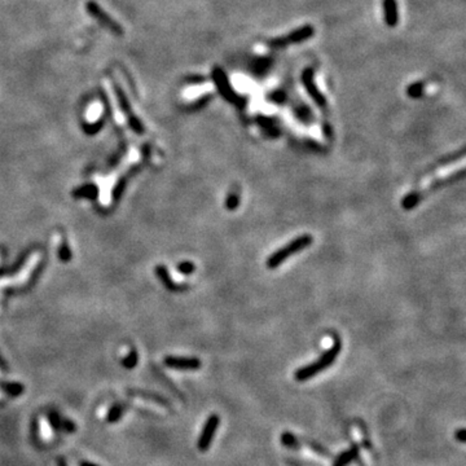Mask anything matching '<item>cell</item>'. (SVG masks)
Listing matches in <instances>:
<instances>
[{
	"mask_svg": "<svg viewBox=\"0 0 466 466\" xmlns=\"http://www.w3.org/2000/svg\"><path fill=\"white\" fill-rule=\"evenodd\" d=\"M341 350H342V343H341L340 340H336L333 345L330 346L329 349L324 352L320 358H317L315 362L297 369L294 373V378L298 382H305V381L314 378L315 376H317L319 373L329 368L330 365H333L336 359L340 355Z\"/></svg>",
	"mask_w": 466,
	"mask_h": 466,
	"instance_id": "obj_1",
	"label": "cell"
},
{
	"mask_svg": "<svg viewBox=\"0 0 466 466\" xmlns=\"http://www.w3.org/2000/svg\"><path fill=\"white\" fill-rule=\"evenodd\" d=\"M312 242H314V237L311 235H302L298 236V237H295L294 240H292L290 242L284 245L279 250L271 254L270 257H268V259H267V268L275 270V268H277V267L285 263L286 260L290 257H293L295 254L301 253V251L305 250L306 248H308Z\"/></svg>",
	"mask_w": 466,
	"mask_h": 466,
	"instance_id": "obj_2",
	"label": "cell"
},
{
	"mask_svg": "<svg viewBox=\"0 0 466 466\" xmlns=\"http://www.w3.org/2000/svg\"><path fill=\"white\" fill-rule=\"evenodd\" d=\"M463 178H464V170H460L457 174H452V175H450V176H446V178H443V179H438V180H435L434 183H432V184L429 185L426 189L413 190V192H411V193L407 194V196L404 197L403 201H402V207H403L404 210L415 209V207L417 206L420 202H422V201L425 200L428 194L433 193V192L441 189V188H444L446 185L452 184V183H455V181L461 180Z\"/></svg>",
	"mask_w": 466,
	"mask_h": 466,
	"instance_id": "obj_3",
	"label": "cell"
},
{
	"mask_svg": "<svg viewBox=\"0 0 466 466\" xmlns=\"http://www.w3.org/2000/svg\"><path fill=\"white\" fill-rule=\"evenodd\" d=\"M315 34V29L311 25H305L299 27V29L294 30L286 36L282 38H277L271 40L270 44L272 47H285L289 44H298V43H303L307 39L312 38Z\"/></svg>",
	"mask_w": 466,
	"mask_h": 466,
	"instance_id": "obj_4",
	"label": "cell"
},
{
	"mask_svg": "<svg viewBox=\"0 0 466 466\" xmlns=\"http://www.w3.org/2000/svg\"><path fill=\"white\" fill-rule=\"evenodd\" d=\"M219 425H220V417H219V415L214 413V415H211L209 419L206 420L205 425H203L202 432H201L200 438H198V441H197V448H198L201 452L209 451Z\"/></svg>",
	"mask_w": 466,
	"mask_h": 466,
	"instance_id": "obj_5",
	"label": "cell"
},
{
	"mask_svg": "<svg viewBox=\"0 0 466 466\" xmlns=\"http://www.w3.org/2000/svg\"><path fill=\"white\" fill-rule=\"evenodd\" d=\"M302 83H303V87H305L306 92L308 93L312 100H314L315 104L317 106H320V108H325L327 106V98L325 96L323 95L319 87L316 86V82H315V73L312 69H305L303 70V73H302Z\"/></svg>",
	"mask_w": 466,
	"mask_h": 466,
	"instance_id": "obj_6",
	"label": "cell"
},
{
	"mask_svg": "<svg viewBox=\"0 0 466 466\" xmlns=\"http://www.w3.org/2000/svg\"><path fill=\"white\" fill-rule=\"evenodd\" d=\"M213 79L218 91L225 100H228V101L231 102H240V97H238L237 93L235 92V89L231 86L228 78H227L225 73L220 67H215V69H214Z\"/></svg>",
	"mask_w": 466,
	"mask_h": 466,
	"instance_id": "obj_7",
	"label": "cell"
},
{
	"mask_svg": "<svg viewBox=\"0 0 466 466\" xmlns=\"http://www.w3.org/2000/svg\"><path fill=\"white\" fill-rule=\"evenodd\" d=\"M87 10H88V13L91 14V16L95 17V18L97 19L98 23H101V25L104 26V27H106L109 31L114 32V34H117V35L122 34L121 26L118 25L115 21H113V19H111L110 17H109L108 14H106V13H105L104 10H102L101 8L97 5V4L93 3V1H88V3H87Z\"/></svg>",
	"mask_w": 466,
	"mask_h": 466,
	"instance_id": "obj_8",
	"label": "cell"
},
{
	"mask_svg": "<svg viewBox=\"0 0 466 466\" xmlns=\"http://www.w3.org/2000/svg\"><path fill=\"white\" fill-rule=\"evenodd\" d=\"M165 365L178 371H197L201 368V360L197 358H185V356H167L165 358Z\"/></svg>",
	"mask_w": 466,
	"mask_h": 466,
	"instance_id": "obj_9",
	"label": "cell"
},
{
	"mask_svg": "<svg viewBox=\"0 0 466 466\" xmlns=\"http://www.w3.org/2000/svg\"><path fill=\"white\" fill-rule=\"evenodd\" d=\"M385 13V22L389 27H395L399 22V9L397 0H384L382 1Z\"/></svg>",
	"mask_w": 466,
	"mask_h": 466,
	"instance_id": "obj_10",
	"label": "cell"
},
{
	"mask_svg": "<svg viewBox=\"0 0 466 466\" xmlns=\"http://www.w3.org/2000/svg\"><path fill=\"white\" fill-rule=\"evenodd\" d=\"M359 456V447L358 446H352L350 450L345 451L340 456L337 457L334 461V466H347L351 464L352 461H355Z\"/></svg>",
	"mask_w": 466,
	"mask_h": 466,
	"instance_id": "obj_11",
	"label": "cell"
},
{
	"mask_svg": "<svg viewBox=\"0 0 466 466\" xmlns=\"http://www.w3.org/2000/svg\"><path fill=\"white\" fill-rule=\"evenodd\" d=\"M157 275L161 279V281L165 284L166 288L171 289L172 292H179V289H181V286H179L178 284H175V282L171 281V277L168 275L167 270H166L165 267H157Z\"/></svg>",
	"mask_w": 466,
	"mask_h": 466,
	"instance_id": "obj_12",
	"label": "cell"
},
{
	"mask_svg": "<svg viewBox=\"0 0 466 466\" xmlns=\"http://www.w3.org/2000/svg\"><path fill=\"white\" fill-rule=\"evenodd\" d=\"M123 412H124L123 404H114V406L110 408V411L108 412V416H106V422H109V424H115V422H118L122 419Z\"/></svg>",
	"mask_w": 466,
	"mask_h": 466,
	"instance_id": "obj_13",
	"label": "cell"
},
{
	"mask_svg": "<svg viewBox=\"0 0 466 466\" xmlns=\"http://www.w3.org/2000/svg\"><path fill=\"white\" fill-rule=\"evenodd\" d=\"M96 193H97V189L95 188V185L80 187L73 192V194L76 198H95Z\"/></svg>",
	"mask_w": 466,
	"mask_h": 466,
	"instance_id": "obj_14",
	"label": "cell"
},
{
	"mask_svg": "<svg viewBox=\"0 0 466 466\" xmlns=\"http://www.w3.org/2000/svg\"><path fill=\"white\" fill-rule=\"evenodd\" d=\"M238 205H240V193H238L237 190H232L231 193L227 196V198H225V209L229 210V211H235L238 207Z\"/></svg>",
	"mask_w": 466,
	"mask_h": 466,
	"instance_id": "obj_15",
	"label": "cell"
},
{
	"mask_svg": "<svg viewBox=\"0 0 466 466\" xmlns=\"http://www.w3.org/2000/svg\"><path fill=\"white\" fill-rule=\"evenodd\" d=\"M281 442L285 447L290 448V450H298V448L301 447V446H299V441L297 439V437L289 432H285L281 435Z\"/></svg>",
	"mask_w": 466,
	"mask_h": 466,
	"instance_id": "obj_16",
	"label": "cell"
},
{
	"mask_svg": "<svg viewBox=\"0 0 466 466\" xmlns=\"http://www.w3.org/2000/svg\"><path fill=\"white\" fill-rule=\"evenodd\" d=\"M1 389H3V390L5 391L8 395H10V397H18V395H21V394L23 393L22 385L16 384V382H12V384H9V382H8V384H4L3 386H1Z\"/></svg>",
	"mask_w": 466,
	"mask_h": 466,
	"instance_id": "obj_17",
	"label": "cell"
},
{
	"mask_svg": "<svg viewBox=\"0 0 466 466\" xmlns=\"http://www.w3.org/2000/svg\"><path fill=\"white\" fill-rule=\"evenodd\" d=\"M424 88H425V87H424V83H412V84L408 87V89H407V93H408V96L411 98H419L424 95Z\"/></svg>",
	"mask_w": 466,
	"mask_h": 466,
	"instance_id": "obj_18",
	"label": "cell"
},
{
	"mask_svg": "<svg viewBox=\"0 0 466 466\" xmlns=\"http://www.w3.org/2000/svg\"><path fill=\"white\" fill-rule=\"evenodd\" d=\"M61 421H62V419H61L57 412L52 411V412L48 413V422H49V425H51V428L53 429L54 432H60L61 430Z\"/></svg>",
	"mask_w": 466,
	"mask_h": 466,
	"instance_id": "obj_19",
	"label": "cell"
},
{
	"mask_svg": "<svg viewBox=\"0 0 466 466\" xmlns=\"http://www.w3.org/2000/svg\"><path fill=\"white\" fill-rule=\"evenodd\" d=\"M136 364H137V354H136V351H131L130 354H128V356H127V358H124L123 360H122V365H123L124 368H127V369L135 368V367H136Z\"/></svg>",
	"mask_w": 466,
	"mask_h": 466,
	"instance_id": "obj_20",
	"label": "cell"
},
{
	"mask_svg": "<svg viewBox=\"0 0 466 466\" xmlns=\"http://www.w3.org/2000/svg\"><path fill=\"white\" fill-rule=\"evenodd\" d=\"M194 264L192 262H181L180 264L178 266V271L183 275H190V273L194 272Z\"/></svg>",
	"mask_w": 466,
	"mask_h": 466,
	"instance_id": "obj_21",
	"label": "cell"
},
{
	"mask_svg": "<svg viewBox=\"0 0 466 466\" xmlns=\"http://www.w3.org/2000/svg\"><path fill=\"white\" fill-rule=\"evenodd\" d=\"M61 430H65L66 433H74L76 430V426L73 421L62 419V421H61Z\"/></svg>",
	"mask_w": 466,
	"mask_h": 466,
	"instance_id": "obj_22",
	"label": "cell"
},
{
	"mask_svg": "<svg viewBox=\"0 0 466 466\" xmlns=\"http://www.w3.org/2000/svg\"><path fill=\"white\" fill-rule=\"evenodd\" d=\"M270 98L273 102H276V104H281V102L285 101L286 95L285 92H282V91H275V92L271 93Z\"/></svg>",
	"mask_w": 466,
	"mask_h": 466,
	"instance_id": "obj_23",
	"label": "cell"
},
{
	"mask_svg": "<svg viewBox=\"0 0 466 466\" xmlns=\"http://www.w3.org/2000/svg\"><path fill=\"white\" fill-rule=\"evenodd\" d=\"M58 255H60V260H62V262H67V260L70 259V257H71V253H70V250L67 249L66 245H63V246H61Z\"/></svg>",
	"mask_w": 466,
	"mask_h": 466,
	"instance_id": "obj_24",
	"label": "cell"
},
{
	"mask_svg": "<svg viewBox=\"0 0 466 466\" xmlns=\"http://www.w3.org/2000/svg\"><path fill=\"white\" fill-rule=\"evenodd\" d=\"M456 438L457 439H459V441L461 442V443H465V441H466V437H465V429L464 428H461L460 430H459V432H456Z\"/></svg>",
	"mask_w": 466,
	"mask_h": 466,
	"instance_id": "obj_25",
	"label": "cell"
},
{
	"mask_svg": "<svg viewBox=\"0 0 466 466\" xmlns=\"http://www.w3.org/2000/svg\"><path fill=\"white\" fill-rule=\"evenodd\" d=\"M79 466H98V465H97V464L88 463V461H82V463L79 464Z\"/></svg>",
	"mask_w": 466,
	"mask_h": 466,
	"instance_id": "obj_26",
	"label": "cell"
}]
</instances>
